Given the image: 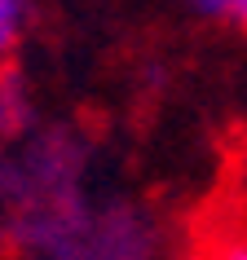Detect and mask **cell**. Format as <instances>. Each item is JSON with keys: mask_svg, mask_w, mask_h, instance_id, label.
I'll list each match as a JSON object with an SVG mask.
<instances>
[{"mask_svg": "<svg viewBox=\"0 0 247 260\" xmlns=\"http://www.w3.org/2000/svg\"><path fill=\"white\" fill-rule=\"evenodd\" d=\"M186 5L207 22H230V27L247 31V0H186Z\"/></svg>", "mask_w": 247, "mask_h": 260, "instance_id": "cell-1", "label": "cell"}, {"mask_svg": "<svg viewBox=\"0 0 247 260\" xmlns=\"http://www.w3.org/2000/svg\"><path fill=\"white\" fill-rule=\"evenodd\" d=\"M27 14H31V0H0V18H5V27H9V31L22 27Z\"/></svg>", "mask_w": 247, "mask_h": 260, "instance_id": "cell-2", "label": "cell"}, {"mask_svg": "<svg viewBox=\"0 0 247 260\" xmlns=\"http://www.w3.org/2000/svg\"><path fill=\"white\" fill-rule=\"evenodd\" d=\"M217 260H247V234H238V238H225L217 251Z\"/></svg>", "mask_w": 247, "mask_h": 260, "instance_id": "cell-3", "label": "cell"}, {"mask_svg": "<svg viewBox=\"0 0 247 260\" xmlns=\"http://www.w3.org/2000/svg\"><path fill=\"white\" fill-rule=\"evenodd\" d=\"M14 36H18V31H9V27H5V18H0V57L9 53V44H14Z\"/></svg>", "mask_w": 247, "mask_h": 260, "instance_id": "cell-4", "label": "cell"}]
</instances>
